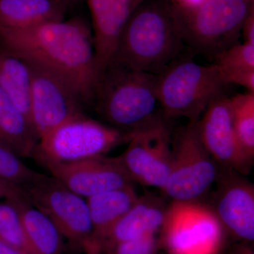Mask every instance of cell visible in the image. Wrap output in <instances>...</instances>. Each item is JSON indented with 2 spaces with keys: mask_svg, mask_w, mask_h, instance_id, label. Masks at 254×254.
<instances>
[{
  "mask_svg": "<svg viewBox=\"0 0 254 254\" xmlns=\"http://www.w3.org/2000/svg\"><path fill=\"white\" fill-rule=\"evenodd\" d=\"M139 195L133 185L108 190L87 198L93 227L87 254H97L98 245L112 227L136 203Z\"/></svg>",
  "mask_w": 254,
  "mask_h": 254,
  "instance_id": "e0dca14e",
  "label": "cell"
},
{
  "mask_svg": "<svg viewBox=\"0 0 254 254\" xmlns=\"http://www.w3.org/2000/svg\"><path fill=\"white\" fill-rule=\"evenodd\" d=\"M198 122L180 128L172 143L171 169L161 191L175 201H200L218 177L219 166L200 139Z\"/></svg>",
  "mask_w": 254,
  "mask_h": 254,
  "instance_id": "52a82bcc",
  "label": "cell"
},
{
  "mask_svg": "<svg viewBox=\"0 0 254 254\" xmlns=\"http://www.w3.org/2000/svg\"><path fill=\"white\" fill-rule=\"evenodd\" d=\"M157 243L155 234H151L110 245L102 252L106 254H154Z\"/></svg>",
  "mask_w": 254,
  "mask_h": 254,
  "instance_id": "484cf974",
  "label": "cell"
},
{
  "mask_svg": "<svg viewBox=\"0 0 254 254\" xmlns=\"http://www.w3.org/2000/svg\"><path fill=\"white\" fill-rule=\"evenodd\" d=\"M28 63L32 70L31 123L39 140L55 127L85 114V105L77 92L63 78Z\"/></svg>",
  "mask_w": 254,
  "mask_h": 254,
  "instance_id": "30bf717a",
  "label": "cell"
},
{
  "mask_svg": "<svg viewBox=\"0 0 254 254\" xmlns=\"http://www.w3.org/2000/svg\"><path fill=\"white\" fill-rule=\"evenodd\" d=\"M173 140L168 120L136 133L119 156L133 182L162 190L173 160Z\"/></svg>",
  "mask_w": 254,
  "mask_h": 254,
  "instance_id": "8fae6325",
  "label": "cell"
},
{
  "mask_svg": "<svg viewBox=\"0 0 254 254\" xmlns=\"http://www.w3.org/2000/svg\"><path fill=\"white\" fill-rule=\"evenodd\" d=\"M0 141L21 158L33 155L38 141L31 120L0 88Z\"/></svg>",
  "mask_w": 254,
  "mask_h": 254,
  "instance_id": "d6986e66",
  "label": "cell"
},
{
  "mask_svg": "<svg viewBox=\"0 0 254 254\" xmlns=\"http://www.w3.org/2000/svg\"><path fill=\"white\" fill-rule=\"evenodd\" d=\"M203 145L220 168L250 175L254 160L242 149L232 125L230 98L222 94L209 104L198 122Z\"/></svg>",
  "mask_w": 254,
  "mask_h": 254,
  "instance_id": "7c38bea8",
  "label": "cell"
},
{
  "mask_svg": "<svg viewBox=\"0 0 254 254\" xmlns=\"http://www.w3.org/2000/svg\"><path fill=\"white\" fill-rule=\"evenodd\" d=\"M0 240L22 254H39L28 240L12 198L0 200Z\"/></svg>",
  "mask_w": 254,
  "mask_h": 254,
  "instance_id": "603a6c76",
  "label": "cell"
},
{
  "mask_svg": "<svg viewBox=\"0 0 254 254\" xmlns=\"http://www.w3.org/2000/svg\"><path fill=\"white\" fill-rule=\"evenodd\" d=\"M167 208L165 200L154 193L138 197L132 208L107 232L98 245L97 254L119 242L155 234L163 226Z\"/></svg>",
  "mask_w": 254,
  "mask_h": 254,
  "instance_id": "2e32d148",
  "label": "cell"
},
{
  "mask_svg": "<svg viewBox=\"0 0 254 254\" xmlns=\"http://www.w3.org/2000/svg\"><path fill=\"white\" fill-rule=\"evenodd\" d=\"M185 47L173 4L145 0L125 25L111 63L157 76L180 58Z\"/></svg>",
  "mask_w": 254,
  "mask_h": 254,
  "instance_id": "7a4b0ae2",
  "label": "cell"
},
{
  "mask_svg": "<svg viewBox=\"0 0 254 254\" xmlns=\"http://www.w3.org/2000/svg\"><path fill=\"white\" fill-rule=\"evenodd\" d=\"M0 254H22L2 241L0 240Z\"/></svg>",
  "mask_w": 254,
  "mask_h": 254,
  "instance_id": "f546056e",
  "label": "cell"
},
{
  "mask_svg": "<svg viewBox=\"0 0 254 254\" xmlns=\"http://www.w3.org/2000/svg\"><path fill=\"white\" fill-rule=\"evenodd\" d=\"M9 146L0 141V180L23 190L36 176Z\"/></svg>",
  "mask_w": 254,
  "mask_h": 254,
  "instance_id": "cb8c5ba5",
  "label": "cell"
},
{
  "mask_svg": "<svg viewBox=\"0 0 254 254\" xmlns=\"http://www.w3.org/2000/svg\"><path fill=\"white\" fill-rule=\"evenodd\" d=\"M66 10L58 0H0V26L25 29L63 21Z\"/></svg>",
  "mask_w": 254,
  "mask_h": 254,
  "instance_id": "ac0fdd59",
  "label": "cell"
},
{
  "mask_svg": "<svg viewBox=\"0 0 254 254\" xmlns=\"http://www.w3.org/2000/svg\"><path fill=\"white\" fill-rule=\"evenodd\" d=\"M0 88L31 122V64L27 60L1 45Z\"/></svg>",
  "mask_w": 254,
  "mask_h": 254,
  "instance_id": "ffe728a7",
  "label": "cell"
},
{
  "mask_svg": "<svg viewBox=\"0 0 254 254\" xmlns=\"http://www.w3.org/2000/svg\"><path fill=\"white\" fill-rule=\"evenodd\" d=\"M22 190L26 199L54 222L64 238L85 252L90 248L93 227L86 198L52 175L39 173Z\"/></svg>",
  "mask_w": 254,
  "mask_h": 254,
  "instance_id": "ba28073f",
  "label": "cell"
},
{
  "mask_svg": "<svg viewBox=\"0 0 254 254\" xmlns=\"http://www.w3.org/2000/svg\"><path fill=\"white\" fill-rule=\"evenodd\" d=\"M135 134L120 131L83 114L41 137L31 158L43 166L76 163L106 155L118 145L128 143Z\"/></svg>",
  "mask_w": 254,
  "mask_h": 254,
  "instance_id": "8992f818",
  "label": "cell"
},
{
  "mask_svg": "<svg viewBox=\"0 0 254 254\" xmlns=\"http://www.w3.org/2000/svg\"><path fill=\"white\" fill-rule=\"evenodd\" d=\"M28 240L39 254H62L64 237L49 217L30 203L26 196L12 198Z\"/></svg>",
  "mask_w": 254,
  "mask_h": 254,
  "instance_id": "44dd1931",
  "label": "cell"
},
{
  "mask_svg": "<svg viewBox=\"0 0 254 254\" xmlns=\"http://www.w3.org/2000/svg\"><path fill=\"white\" fill-rule=\"evenodd\" d=\"M161 228L172 254H216L223 239L221 222L200 201L173 200Z\"/></svg>",
  "mask_w": 254,
  "mask_h": 254,
  "instance_id": "9c48e42d",
  "label": "cell"
},
{
  "mask_svg": "<svg viewBox=\"0 0 254 254\" xmlns=\"http://www.w3.org/2000/svg\"><path fill=\"white\" fill-rule=\"evenodd\" d=\"M58 1H60V2H61V3H63V2H62V0H58ZM66 9H67V8H66Z\"/></svg>",
  "mask_w": 254,
  "mask_h": 254,
  "instance_id": "d6a6232c",
  "label": "cell"
},
{
  "mask_svg": "<svg viewBox=\"0 0 254 254\" xmlns=\"http://www.w3.org/2000/svg\"><path fill=\"white\" fill-rule=\"evenodd\" d=\"M172 4L178 6H193L200 3L203 0H169Z\"/></svg>",
  "mask_w": 254,
  "mask_h": 254,
  "instance_id": "4dcf8cb0",
  "label": "cell"
},
{
  "mask_svg": "<svg viewBox=\"0 0 254 254\" xmlns=\"http://www.w3.org/2000/svg\"><path fill=\"white\" fill-rule=\"evenodd\" d=\"M44 167L68 190L86 199L134 183L119 156L103 155L76 163L48 164Z\"/></svg>",
  "mask_w": 254,
  "mask_h": 254,
  "instance_id": "4fadbf2b",
  "label": "cell"
},
{
  "mask_svg": "<svg viewBox=\"0 0 254 254\" xmlns=\"http://www.w3.org/2000/svg\"><path fill=\"white\" fill-rule=\"evenodd\" d=\"M251 1H252V2H254V0H250Z\"/></svg>",
  "mask_w": 254,
  "mask_h": 254,
  "instance_id": "836d02e7",
  "label": "cell"
},
{
  "mask_svg": "<svg viewBox=\"0 0 254 254\" xmlns=\"http://www.w3.org/2000/svg\"><path fill=\"white\" fill-rule=\"evenodd\" d=\"M227 86L213 64L202 65L180 58L156 76L159 103L168 120L182 117L198 122Z\"/></svg>",
  "mask_w": 254,
  "mask_h": 254,
  "instance_id": "5b68a950",
  "label": "cell"
},
{
  "mask_svg": "<svg viewBox=\"0 0 254 254\" xmlns=\"http://www.w3.org/2000/svg\"><path fill=\"white\" fill-rule=\"evenodd\" d=\"M213 61L220 68L254 69V45L237 43L219 53Z\"/></svg>",
  "mask_w": 254,
  "mask_h": 254,
  "instance_id": "d4e9b609",
  "label": "cell"
},
{
  "mask_svg": "<svg viewBox=\"0 0 254 254\" xmlns=\"http://www.w3.org/2000/svg\"><path fill=\"white\" fill-rule=\"evenodd\" d=\"M24 195L23 190L17 187H0V200L11 199Z\"/></svg>",
  "mask_w": 254,
  "mask_h": 254,
  "instance_id": "f1b7e54d",
  "label": "cell"
},
{
  "mask_svg": "<svg viewBox=\"0 0 254 254\" xmlns=\"http://www.w3.org/2000/svg\"><path fill=\"white\" fill-rule=\"evenodd\" d=\"M232 125L242 149L254 160V93L230 98Z\"/></svg>",
  "mask_w": 254,
  "mask_h": 254,
  "instance_id": "7402d4cb",
  "label": "cell"
},
{
  "mask_svg": "<svg viewBox=\"0 0 254 254\" xmlns=\"http://www.w3.org/2000/svg\"><path fill=\"white\" fill-rule=\"evenodd\" d=\"M173 6L185 46L212 60L239 43L243 23L254 8L250 0H203L193 6Z\"/></svg>",
  "mask_w": 254,
  "mask_h": 254,
  "instance_id": "277c9868",
  "label": "cell"
},
{
  "mask_svg": "<svg viewBox=\"0 0 254 254\" xmlns=\"http://www.w3.org/2000/svg\"><path fill=\"white\" fill-rule=\"evenodd\" d=\"M0 45L58 75L93 106L99 82L94 38L84 19L43 23L25 29L0 26Z\"/></svg>",
  "mask_w": 254,
  "mask_h": 254,
  "instance_id": "6da1fadb",
  "label": "cell"
},
{
  "mask_svg": "<svg viewBox=\"0 0 254 254\" xmlns=\"http://www.w3.org/2000/svg\"><path fill=\"white\" fill-rule=\"evenodd\" d=\"M217 68L222 79L227 85H238L244 87L247 91L254 93V69L218 67Z\"/></svg>",
  "mask_w": 254,
  "mask_h": 254,
  "instance_id": "4316f807",
  "label": "cell"
},
{
  "mask_svg": "<svg viewBox=\"0 0 254 254\" xmlns=\"http://www.w3.org/2000/svg\"><path fill=\"white\" fill-rule=\"evenodd\" d=\"M93 107L102 123L126 133L168 120L159 103L156 76L113 63L100 78Z\"/></svg>",
  "mask_w": 254,
  "mask_h": 254,
  "instance_id": "3957f363",
  "label": "cell"
},
{
  "mask_svg": "<svg viewBox=\"0 0 254 254\" xmlns=\"http://www.w3.org/2000/svg\"><path fill=\"white\" fill-rule=\"evenodd\" d=\"M214 213L222 226L245 240L254 239V186L245 175L219 167Z\"/></svg>",
  "mask_w": 254,
  "mask_h": 254,
  "instance_id": "5bb4252c",
  "label": "cell"
},
{
  "mask_svg": "<svg viewBox=\"0 0 254 254\" xmlns=\"http://www.w3.org/2000/svg\"><path fill=\"white\" fill-rule=\"evenodd\" d=\"M241 34L243 36L244 43L254 45V8L246 18Z\"/></svg>",
  "mask_w": 254,
  "mask_h": 254,
  "instance_id": "83f0119b",
  "label": "cell"
},
{
  "mask_svg": "<svg viewBox=\"0 0 254 254\" xmlns=\"http://www.w3.org/2000/svg\"><path fill=\"white\" fill-rule=\"evenodd\" d=\"M145 0H88L99 79L111 63L125 25Z\"/></svg>",
  "mask_w": 254,
  "mask_h": 254,
  "instance_id": "9a60e30c",
  "label": "cell"
},
{
  "mask_svg": "<svg viewBox=\"0 0 254 254\" xmlns=\"http://www.w3.org/2000/svg\"><path fill=\"white\" fill-rule=\"evenodd\" d=\"M80 1H81V0H62V2H63V4L68 9L70 6L77 4Z\"/></svg>",
  "mask_w": 254,
  "mask_h": 254,
  "instance_id": "1f68e13d",
  "label": "cell"
}]
</instances>
